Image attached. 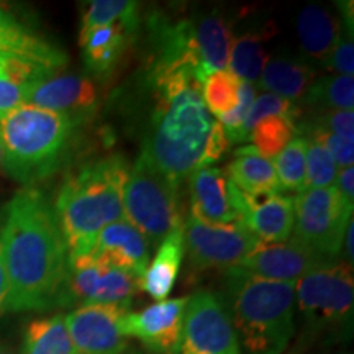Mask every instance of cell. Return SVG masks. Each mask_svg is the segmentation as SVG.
<instances>
[{
	"instance_id": "1",
	"label": "cell",
	"mask_w": 354,
	"mask_h": 354,
	"mask_svg": "<svg viewBox=\"0 0 354 354\" xmlns=\"http://www.w3.org/2000/svg\"><path fill=\"white\" fill-rule=\"evenodd\" d=\"M0 256L8 284L6 312L57 305L69 256L55 207L38 189H21L7 203Z\"/></svg>"
},
{
	"instance_id": "2",
	"label": "cell",
	"mask_w": 354,
	"mask_h": 354,
	"mask_svg": "<svg viewBox=\"0 0 354 354\" xmlns=\"http://www.w3.org/2000/svg\"><path fill=\"white\" fill-rule=\"evenodd\" d=\"M153 84L156 107L141 154L180 184L194 171L218 161L230 143L203 104L202 86L192 74H172Z\"/></svg>"
},
{
	"instance_id": "3",
	"label": "cell",
	"mask_w": 354,
	"mask_h": 354,
	"mask_svg": "<svg viewBox=\"0 0 354 354\" xmlns=\"http://www.w3.org/2000/svg\"><path fill=\"white\" fill-rule=\"evenodd\" d=\"M130 166L122 154L84 165L61 184L55 207L69 258L88 254L102 230L123 220Z\"/></svg>"
},
{
	"instance_id": "4",
	"label": "cell",
	"mask_w": 354,
	"mask_h": 354,
	"mask_svg": "<svg viewBox=\"0 0 354 354\" xmlns=\"http://www.w3.org/2000/svg\"><path fill=\"white\" fill-rule=\"evenodd\" d=\"M228 315L246 354H282L295 333V282L227 271Z\"/></svg>"
},
{
	"instance_id": "5",
	"label": "cell",
	"mask_w": 354,
	"mask_h": 354,
	"mask_svg": "<svg viewBox=\"0 0 354 354\" xmlns=\"http://www.w3.org/2000/svg\"><path fill=\"white\" fill-rule=\"evenodd\" d=\"M71 118L33 105H21L0 120L2 167L25 187L50 177L68 149Z\"/></svg>"
},
{
	"instance_id": "6",
	"label": "cell",
	"mask_w": 354,
	"mask_h": 354,
	"mask_svg": "<svg viewBox=\"0 0 354 354\" xmlns=\"http://www.w3.org/2000/svg\"><path fill=\"white\" fill-rule=\"evenodd\" d=\"M177 189L176 180L140 154L123 190V214L151 248L183 228Z\"/></svg>"
},
{
	"instance_id": "7",
	"label": "cell",
	"mask_w": 354,
	"mask_h": 354,
	"mask_svg": "<svg viewBox=\"0 0 354 354\" xmlns=\"http://www.w3.org/2000/svg\"><path fill=\"white\" fill-rule=\"evenodd\" d=\"M353 209L335 185L305 189L295 197L294 241L323 258L336 259L353 220Z\"/></svg>"
},
{
	"instance_id": "8",
	"label": "cell",
	"mask_w": 354,
	"mask_h": 354,
	"mask_svg": "<svg viewBox=\"0 0 354 354\" xmlns=\"http://www.w3.org/2000/svg\"><path fill=\"white\" fill-rule=\"evenodd\" d=\"M295 304L317 330L351 325L354 304L353 266L335 261L295 282Z\"/></svg>"
},
{
	"instance_id": "9",
	"label": "cell",
	"mask_w": 354,
	"mask_h": 354,
	"mask_svg": "<svg viewBox=\"0 0 354 354\" xmlns=\"http://www.w3.org/2000/svg\"><path fill=\"white\" fill-rule=\"evenodd\" d=\"M136 290H140L138 277L88 253L68 259L57 305H130Z\"/></svg>"
},
{
	"instance_id": "10",
	"label": "cell",
	"mask_w": 354,
	"mask_h": 354,
	"mask_svg": "<svg viewBox=\"0 0 354 354\" xmlns=\"http://www.w3.org/2000/svg\"><path fill=\"white\" fill-rule=\"evenodd\" d=\"M184 253L196 269L238 268L246 256L261 246V241L245 223L209 225L187 216L183 225Z\"/></svg>"
},
{
	"instance_id": "11",
	"label": "cell",
	"mask_w": 354,
	"mask_h": 354,
	"mask_svg": "<svg viewBox=\"0 0 354 354\" xmlns=\"http://www.w3.org/2000/svg\"><path fill=\"white\" fill-rule=\"evenodd\" d=\"M179 354H241L227 304L209 290L189 297Z\"/></svg>"
},
{
	"instance_id": "12",
	"label": "cell",
	"mask_w": 354,
	"mask_h": 354,
	"mask_svg": "<svg viewBox=\"0 0 354 354\" xmlns=\"http://www.w3.org/2000/svg\"><path fill=\"white\" fill-rule=\"evenodd\" d=\"M130 305H82L64 315L66 326L79 354H123L128 338L122 322Z\"/></svg>"
},
{
	"instance_id": "13",
	"label": "cell",
	"mask_w": 354,
	"mask_h": 354,
	"mask_svg": "<svg viewBox=\"0 0 354 354\" xmlns=\"http://www.w3.org/2000/svg\"><path fill=\"white\" fill-rule=\"evenodd\" d=\"M25 104L61 113L79 125L95 113L99 95L88 77L55 71L26 87Z\"/></svg>"
},
{
	"instance_id": "14",
	"label": "cell",
	"mask_w": 354,
	"mask_h": 354,
	"mask_svg": "<svg viewBox=\"0 0 354 354\" xmlns=\"http://www.w3.org/2000/svg\"><path fill=\"white\" fill-rule=\"evenodd\" d=\"M187 302L189 297L166 299L141 312H128L122 322L123 335L138 338L154 353L179 354Z\"/></svg>"
},
{
	"instance_id": "15",
	"label": "cell",
	"mask_w": 354,
	"mask_h": 354,
	"mask_svg": "<svg viewBox=\"0 0 354 354\" xmlns=\"http://www.w3.org/2000/svg\"><path fill=\"white\" fill-rule=\"evenodd\" d=\"M234 207L245 227L261 243H282L295 223V198L282 194H245L234 187Z\"/></svg>"
},
{
	"instance_id": "16",
	"label": "cell",
	"mask_w": 354,
	"mask_h": 354,
	"mask_svg": "<svg viewBox=\"0 0 354 354\" xmlns=\"http://www.w3.org/2000/svg\"><path fill=\"white\" fill-rule=\"evenodd\" d=\"M338 259H328L292 240L290 243H261L258 250L241 261L238 269L271 281L297 282L307 274Z\"/></svg>"
},
{
	"instance_id": "17",
	"label": "cell",
	"mask_w": 354,
	"mask_h": 354,
	"mask_svg": "<svg viewBox=\"0 0 354 354\" xmlns=\"http://www.w3.org/2000/svg\"><path fill=\"white\" fill-rule=\"evenodd\" d=\"M192 216L209 225L243 223L234 207V185L225 169L205 166L189 176Z\"/></svg>"
},
{
	"instance_id": "18",
	"label": "cell",
	"mask_w": 354,
	"mask_h": 354,
	"mask_svg": "<svg viewBox=\"0 0 354 354\" xmlns=\"http://www.w3.org/2000/svg\"><path fill=\"white\" fill-rule=\"evenodd\" d=\"M25 63L57 71L68 63L59 48L0 8V64Z\"/></svg>"
},
{
	"instance_id": "19",
	"label": "cell",
	"mask_w": 354,
	"mask_h": 354,
	"mask_svg": "<svg viewBox=\"0 0 354 354\" xmlns=\"http://www.w3.org/2000/svg\"><path fill=\"white\" fill-rule=\"evenodd\" d=\"M149 248L141 232L123 218L102 230L91 253L141 279L149 264Z\"/></svg>"
},
{
	"instance_id": "20",
	"label": "cell",
	"mask_w": 354,
	"mask_h": 354,
	"mask_svg": "<svg viewBox=\"0 0 354 354\" xmlns=\"http://www.w3.org/2000/svg\"><path fill=\"white\" fill-rule=\"evenodd\" d=\"M297 37L305 55L325 63L343 37L342 24L328 8L307 6L297 19Z\"/></svg>"
},
{
	"instance_id": "21",
	"label": "cell",
	"mask_w": 354,
	"mask_h": 354,
	"mask_svg": "<svg viewBox=\"0 0 354 354\" xmlns=\"http://www.w3.org/2000/svg\"><path fill=\"white\" fill-rule=\"evenodd\" d=\"M135 30L125 24L94 28L79 37L84 63L95 76H109L125 53L128 35Z\"/></svg>"
},
{
	"instance_id": "22",
	"label": "cell",
	"mask_w": 354,
	"mask_h": 354,
	"mask_svg": "<svg viewBox=\"0 0 354 354\" xmlns=\"http://www.w3.org/2000/svg\"><path fill=\"white\" fill-rule=\"evenodd\" d=\"M225 172L230 183L245 194H281L282 190L272 161L261 156L253 146L238 148Z\"/></svg>"
},
{
	"instance_id": "23",
	"label": "cell",
	"mask_w": 354,
	"mask_h": 354,
	"mask_svg": "<svg viewBox=\"0 0 354 354\" xmlns=\"http://www.w3.org/2000/svg\"><path fill=\"white\" fill-rule=\"evenodd\" d=\"M183 256L184 238L183 228H180L159 245L156 256L140 279V290H145L149 297L158 302L166 300L174 287Z\"/></svg>"
},
{
	"instance_id": "24",
	"label": "cell",
	"mask_w": 354,
	"mask_h": 354,
	"mask_svg": "<svg viewBox=\"0 0 354 354\" xmlns=\"http://www.w3.org/2000/svg\"><path fill=\"white\" fill-rule=\"evenodd\" d=\"M315 81V71L302 61L276 57L268 61L259 77V87L287 100H302Z\"/></svg>"
},
{
	"instance_id": "25",
	"label": "cell",
	"mask_w": 354,
	"mask_h": 354,
	"mask_svg": "<svg viewBox=\"0 0 354 354\" xmlns=\"http://www.w3.org/2000/svg\"><path fill=\"white\" fill-rule=\"evenodd\" d=\"M196 39L205 79L227 68L233 43L227 21L218 15L203 17L196 24Z\"/></svg>"
},
{
	"instance_id": "26",
	"label": "cell",
	"mask_w": 354,
	"mask_h": 354,
	"mask_svg": "<svg viewBox=\"0 0 354 354\" xmlns=\"http://www.w3.org/2000/svg\"><path fill=\"white\" fill-rule=\"evenodd\" d=\"M20 354H79L69 336L64 315L57 313L30 323Z\"/></svg>"
},
{
	"instance_id": "27",
	"label": "cell",
	"mask_w": 354,
	"mask_h": 354,
	"mask_svg": "<svg viewBox=\"0 0 354 354\" xmlns=\"http://www.w3.org/2000/svg\"><path fill=\"white\" fill-rule=\"evenodd\" d=\"M50 73H55V71L33 64H0V120L7 117L12 110L25 105L26 87Z\"/></svg>"
},
{
	"instance_id": "28",
	"label": "cell",
	"mask_w": 354,
	"mask_h": 354,
	"mask_svg": "<svg viewBox=\"0 0 354 354\" xmlns=\"http://www.w3.org/2000/svg\"><path fill=\"white\" fill-rule=\"evenodd\" d=\"M266 35L248 33L233 39L228 56L230 73L240 81L254 84L259 81L266 63L269 61L264 50Z\"/></svg>"
},
{
	"instance_id": "29",
	"label": "cell",
	"mask_w": 354,
	"mask_h": 354,
	"mask_svg": "<svg viewBox=\"0 0 354 354\" xmlns=\"http://www.w3.org/2000/svg\"><path fill=\"white\" fill-rule=\"evenodd\" d=\"M297 131V120L284 115H271L256 123L248 140L253 141V148L261 156L271 161L295 138Z\"/></svg>"
},
{
	"instance_id": "30",
	"label": "cell",
	"mask_w": 354,
	"mask_h": 354,
	"mask_svg": "<svg viewBox=\"0 0 354 354\" xmlns=\"http://www.w3.org/2000/svg\"><path fill=\"white\" fill-rule=\"evenodd\" d=\"M125 24L136 30L138 26V3L133 0H92L81 19V35L100 26ZM79 35V37H81Z\"/></svg>"
},
{
	"instance_id": "31",
	"label": "cell",
	"mask_w": 354,
	"mask_h": 354,
	"mask_svg": "<svg viewBox=\"0 0 354 354\" xmlns=\"http://www.w3.org/2000/svg\"><path fill=\"white\" fill-rule=\"evenodd\" d=\"M305 100L325 110L354 109L353 76H326L312 84Z\"/></svg>"
},
{
	"instance_id": "32",
	"label": "cell",
	"mask_w": 354,
	"mask_h": 354,
	"mask_svg": "<svg viewBox=\"0 0 354 354\" xmlns=\"http://www.w3.org/2000/svg\"><path fill=\"white\" fill-rule=\"evenodd\" d=\"M241 81L230 71H216L202 84V100L210 113L221 117L238 105Z\"/></svg>"
},
{
	"instance_id": "33",
	"label": "cell",
	"mask_w": 354,
	"mask_h": 354,
	"mask_svg": "<svg viewBox=\"0 0 354 354\" xmlns=\"http://www.w3.org/2000/svg\"><path fill=\"white\" fill-rule=\"evenodd\" d=\"M305 149L307 140L294 138L274 158L272 166L282 190L299 194L305 190Z\"/></svg>"
},
{
	"instance_id": "34",
	"label": "cell",
	"mask_w": 354,
	"mask_h": 354,
	"mask_svg": "<svg viewBox=\"0 0 354 354\" xmlns=\"http://www.w3.org/2000/svg\"><path fill=\"white\" fill-rule=\"evenodd\" d=\"M338 166L320 143L307 140L305 149V189L331 187L336 183Z\"/></svg>"
},
{
	"instance_id": "35",
	"label": "cell",
	"mask_w": 354,
	"mask_h": 354,
	"mask_svg": "<svg viewBox=\"0 0 354 354\" xmlns=\"http://www.w3.org/2000/svg\"><path fill=\"white\" fill-rule=\"evenodd\" d=\"M299 112L300 110L295 107L290 100L284 99V97L269 94V92L261 94L259 97H256L253 105H251L245 127H243V133H245L246 141L250 138V133L254 128L256 123L263 120V118L271 117V115H284V117H290L294 118V120H297Z\"/></svg>"
},
{
	"instance_id": "36",
	"label": "cell",
	"mask_w": 354,
	"mask_h": 354,
	"mask_svg": "<svg viewBox=\"0 0 354 354\" xmlns=\"http://www.w3.org/2000/svg\"><path fill=\"white\" fill-rule=\"evenodd\" d=\"M256 99V87L250 82L240 84V97H238V105L230 113L221 115L220 125L223 127L225 135H227L228 143H243L246 141L245 133H243V127L250 113L251 105Z\"/></svg>"
},
{
	"instance_id": "37",
	"label": "cell",
	"mask_w": 354,
	"mask_h": 354,
	"mask_svg": "<svg viewBox=\"0 0 354 354\" xmlns=\"http://www.w3.org/2000/svg\"><path fill=\"white\" fill-rule=\"evenodd\" d=\"M310 140L320 143L323 148L328 151V154L333 158V161L338 166V169L343 167H351L354 162V143L353 141H346L339 136L333 135V133L323 130L320 127H312V136Z\"/></svg>"
},
{
	"instance_id": "38",
	"label": "cell",
	"mask_w": 354,
	"mask_h": 354,
	"mask_svg": "<svg viewBox=\"0 0 354 354\" xmlns=\"http://www.w3.org/2000/svg\"><path fill=\"white\" fill-rule=\"evenodd\" d=\"M315 127L333 133L339 138L354 143V112L353 110H325Z\"/></svg>"
},
{
	"instance_id": "39",
	"label": "cell",
	"mask_w": 354,
	"mask_h": 354,
	"mask_svg": "<svg viewBox=\"0 0 354 354\" xmlns=\"http://www.w3.org/2000/svg\"><path fill=\"white\" fill-rule=\"evenodd\" d=\"M326 68L338 76H353L354 74V44L353 37H342L339 43L336 44L333 53L325 61Z\"/></svg>"
},
{
	"instance_id": "40",
	"label": "cell",
	"mask_w": 354,
	"mask_h": 354,
	"mask_svg": "<svg viewBox=\"0 0 354 354\" xmlns=\"http://www.w3.org/2000/svg\"><path fill=\"white\" fill-rule=\"evenodd\" d=\"M335 187L339 192V196H342L349 205L354 207V167L353 166L338 169Z\"/></svg>"
},
{
	"instance_id": "41",
	"label": "cell",
	"mask_w": 354,
	"mask_h": 354,
	"mask_svg": "<svg viewBox=\"0 0 354 354\" xmlns=\"http://www.w3.org/2000/svg\"><path fill=\"white\" fill-rule=\"evenodd\" d=\"M343 245H344V250H346V256H348L349 264L353 266V261H354V225H353V220L348 223Z\"/></svg>"
},
{
	"instance_id": "42",
	"label": "cell",
	"mask_w": 354,
	"mask_h": 354,
	"mask_svg": "<svg viewBox=\"0 0 354 354\" xmlns=\"http://www.w3.org/2000/svg\"><path fill=\"white\" fill-rule=\"evenodd\" d=\"M7 292H8L7 276H6V269H3L2 256H0V310H3V305H6Z\"/></svg>"
},
{
	"instance_id": "43",
	"label": "cell",
	"mask_w": 354,
	"mask_h": 354,
	"mask_svg": "<svg viewBox=\"0 0 354 354\" xmlns=\"http://www.w3.org/2000/svg\"><path fill=\"white\" fill-rule=\"evenodd\" d=\"M0 354H20V353L13 346H10V344L0 342Z\"/></svg>"
},
{
	"instance_id": "44",
	"label": "cell",
	"mask_w": 354,
	"mask_h": 354,
	"mask_svg": "<svg viewBox=\"0 0 354 354\" xmlns=\"http://www.w3.org/2000/svg\"><path fill=\"white\" fill-rule=\"evenodd\" d=\"M0 166H2V141H0Z\"/></svg>"
}]
</instances>
